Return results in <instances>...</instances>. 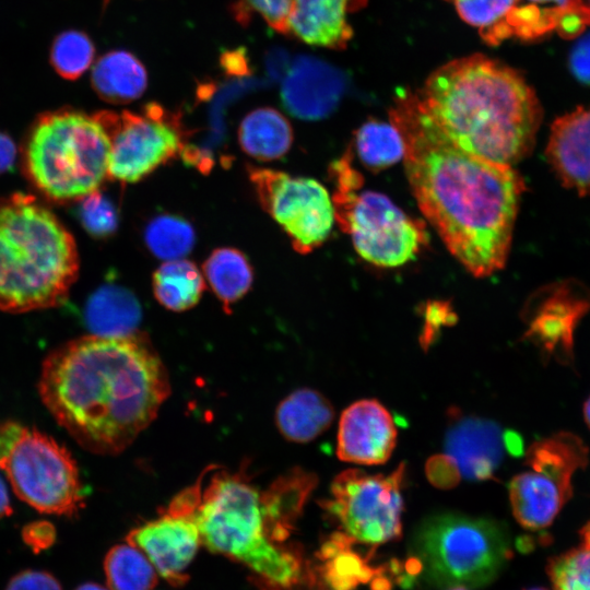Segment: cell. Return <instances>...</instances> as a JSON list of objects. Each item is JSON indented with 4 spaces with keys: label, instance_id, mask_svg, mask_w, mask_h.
Listing matches in <instances>:
<instances>
[{
    "label": "cell",
    "instance_id": "cell-1",
    "mask_svg": "<svg viewBox=\"0 0 590 590\" xmlns=\"http://www.w3.org/2000/svg\"><path fill=\"white\" fill-rule=\"evenodd\" d=\"M390 120L403 139L405 173L417 204L449 251L475 276L500 270L524 191L521 176L512 166L455 144L415 93L396 98Z\"/></svg>",
    "mask_w": 590,
    "mask_h": 590
},
{
    "label": "cell",
    "instance_id": "cell-2",
    "mask_svg": "<svg viewBox=\"0 0 590 590\" xmlns=\"http://www.w3.org/2000/svg\"><path fill=\"white\" fill-rule=\"evenodd\" d=\"M38 391L80 446L97 455H117L156 417L170 385L144 334H90L47 355Z\"/></svg>",
    "mask_w": 590,
    "mask_h": 590
},
{
    "label": "cell",
    "instance_id": "cell-3",
    "mask_svg": "<svg viewBox=\"0 0 590 590\" xmlns=\"http://www.w3.org/2000/svg\"><path fill=\"white\" fill-rule=\"evenodd\" d=\"M317 483L312 473L295 470L259 491L244 472L204 471L172 500L198 527L201 543L235 559L272 586H295L302 575L298 555L281 548Z\"/></svg>",
    "mask_w": 590,
    "mask_h": 590
},
{
    "label": "cell",
    "instance_id": "cell-4",
    "mask_svg": "<svg viewBox=\"0 0 590 590\" xmlns=\"http://www.w3.org/2000/svg\"><path fill=\"white\" fill-rule=\"evenodd\" d=\"M439 129L462 150L509 165L528 156L542 109L522 75L482 55L452 60L415 93Z\"/></svg>",
    "mask_w": 590,
    "mask_h": 590
},
{
    "label": "cell",
    "instance_id": "cell-5",
    "mask_svg": "<svg viewBox=\"0 0 590 590\" xmlns=\"http://www.w3.org/2000/svg\"><path fill=\"white\" fill-rule=\"evenodd\" d=\"M78 272L73 236L52 212L27 194L0 200V310L58 306Z\"/></svg>",
    "mask_w": 590,
    "mask_h": 590
},
{
    "label": "cell",
    "instance_id": "cell-6",
    "mask_svg": "<svg viewBox=\"0 0 590 590\" xmlns=\"http://www.w3.org/2000/svg\"><path fill=\"white\" fill-rule=\"evenodd\" d=\"M109 138L96 113H45L35 120L22 149L24 173L54 202L79 201L108 178Z\"/></svg>",
    "mask_w": 590,
    "mask_h": 590
},
{
    "label": "cell",
    "instance_id": "cell-7",
    "mask_svg": "<svg viewBox=\"0 0 590 590\" xmlns=\"http://www.w3.org/2000/svg\"><path fill=\"white\" fill-rule=\"evenodd\" d=\"M412 559L437 587L477 588L492 582L511 557L506 529L497 521L444 512L414 530Z\"/></svg>",
    "mask_w": 590,
    "mask_h": 590
},
{
    "label": "cell",
    "instance_id": "cell-8",
    "mask_svg": "<svg viewBox=\"0 0 590 590\" xmlns=\"http://www.w3.org/2000/svg\"><path fill=\"white\" fill-rule=\"evenodd\" d=\"M337 190L332 197L335 221L352 238L366 261L394 268L412 260L427 241L425 226L391 200L375 191H359L361 177L349 158L335 163Z\"/></svg>",
    "mask_w": 590,
    "mask_h": 590
},
{
    "label": "cell",
    "instance_id": "cell-9",
    "mask_svg": "<svg viewBox=\"0 0 590 590\" xmlns=\"http://www.w3.org/2000/svg\"><path fill=\"white\" fill-rule=\"evenodd\" d=\"M0 471L20 499L40 512L72 517L83 507L76 462L54 438L23 427Z\"/></svg>",
    "mask_w": 590,
    "mask_h": 590
},
{
    "label": "cell",
    "instance_id": "cell-10",
    "mask_svg": "<svg viewBox=\"0 0 590 590\" xmlns=\"http://www.w3.org/2000/svg\"><path fill=\"white\" fill-rule=\"evenodd\" d=\"M404 476L402 462L388 475L347 469L334 477L331 495L321 506L340 531L357 543L376 547L398 540L402 532Z\"/></svg>",
    "mask_w": 590,
    "mask_h": 590
},
{
    "label": "cell",
    "instance_id": "cell-11",
    "mask_svg": "<svg viewBox=\"0 0 590 590\" xmlns=\"http://www.w3.org/2000/svg\"><path fill=\"white\" fill-rule=\"evenodd\" d=\"M587 459L586 445L570 433L533 444L527 452L531 470L509 483L511 509L519 524L529 530L548 527L570 497L573 475Z\"/></svg>",
    "mask_w": 590,
    "mask_h": 590
},
{
    "label": "cell",
    "instance_id": "cell-12",
    "mask_svg": "<svg viewBox=\"0 0 590 590\" xmlns=\"http://www.w3.org/2000/svg\"><path fill=\"white\" fill-rule=\"evenodd\" d=\"M109 138L108 178L142 180L184 150L179 117L151 103L141 113H96Z\"/></svg>",
    "mask_w": 590,
    "mask_h": 590
},
{
    "label": "cell",
    "instance_id": "cell-13",
    "mask_svg": "<svg viewBox=\"0 0 590 590\" xmlns=\"http://www.w3.org/2000/svg\"><path fill=\"white\" fill-rule=\"evenodd\" d=\"M258 200L299 253L319 247L335 221L332 198L317 180L269 168H249Z\"/></svg>",
    "mask_w": 590,
    "mask_h": 590
},
{
    "label": "cell",
    "instance_id": "cell-14",
    "mask_svg": "<svg viewBox=\"0 0 590 590\" xmlns=\"http://www.w3.org/2000/svg\"><path fill=\"white\" fill-rule=\"evenodd\" d=\"M127 541L145 554L161 577L172 586L185 585L186 569L201 544L197 524L190 517L166 512L132 530Z\"/></svg>",
    "mask_w": 590,
    "mask_h": 590
},
{
    "label": "cell",
    "instance_id": "cell-15",
    "mask_svg": "<svg viewBox=\"0 0 590 590\" xmlns=\"http://www.w3.org/2000/svg\"><path fill=\"white\" fill-rule=\"evenodd\" d=\"M397 428L389 411L375 399L349 405L339 422L337 455L358 464L386 462L397 444Z\"/></svg>",
    "mask_w": 590,
    "mask_h": 590
},
{
    "label": "cell",
    "instance_id": "cell-16",
    "mask_svg": "<svg viewBox=\"0 0 590 590\" xmlns=\"http://www.w3.org/2000/svg\"><path fill=\"white\" fill-rule=\"evenodd\" d=\"M345 90L343 74L317 58L298 57L282 83L281 98L286 110L304 120L330 115Z\"/></svg>",
    "mask_w": 590,
    "mask_h": 590
},
{
    "label": "cell",
    "instance_id": "cell-17",
    "mask_svg": "<svg viewBox=\"0 0 590 590\" xmlns=\"http://www.w3.org/2000/svg\"><path fill=\"white\" fill-rule=\"evenodd\" d=\"M445 449L457 462L461 475L473 481H487L498 468L506 437L497 424L475 416L449 411Z\"/></svg>",
    "mask_w": 590,
    "mask_h": 590
},
{
    "label": "cell",
    "instance_id": "cell-18",
    "mask_svg": "<svg viewBox=\"0 0 590 590\" xmlns=\"http://www.w3.org/2000/svg\"><path fill=\"white\" fill-rule=\"evenodd\" d=\"M546 157L564 186L590 193V107H577L553 122Z\"/></svg>",
    "mask_w": 590,
    "mask_h": 590
},
{
    "label": "cell",
    "instance_id": "cell-19",
    "mask_svg": "<svg viewBox=\"0 0 590 590\" xmlns=\"http://www.w3.org/2000/svg\"><path fill=\"white\" fill-rule=\"evenodd\" d=\"M366 2L367 0H292L288 34L310 45L342 49L353 35L347 17Z\"/></svg>",
    "mask_w": 590,
    "mask_h": 590
},
{
    "label": "cell",
    "instance_id": "cell-20",
    "mask_svg": "<svg viewBox=\"0 0 590 590\" xmlns=\"http://www.w3.org/2000/svg\"><path fill=\"white\" fill-rule=\"evenodd\" d=\"M586 310V302L558 295L545 300L532 316L527 331L545 354L567 362L573 355V334Z\"/></svg>",
    "mask_w": 590,
    "mask_h": 590
},
{
    "label": "cell",
    "instance_id": "cell-21",
    "mask_svg": "<svg viewBox=\"0 0 590 590\" xmlns=\"http://www.w3.org/2000/svg\"><path fill=\"white\" fill-rule=\"evenodd\" d=\"M141 316V305L135 295L116 283L101 285L88 297L84 309L91 334L107 338L135 333Z\"/></svg>",
    "mask_w": 590,
    "mask_h": 590
},
{
    "label": "cell",
    "instance_id": "cell-22",
    "mask_svg": "<svg viewBox=\"0 0 590 590\" xmlns=\"http://www.w3.org/2000/svg\"><path fill=\"white\" fill-rule=\"evenodd\" d=\"M334 418V409L320 392L302 388L281 401L275 422L281 434L291 441L308 442L327 430Z\"/></svg>",
    "mask_w": 590,
    "mask_h": 590
},
{
    "label": "cell",
    "instance_id": "cell-23",
    "mask_svg": "<svg viewBox=\"0 0 590 590\" xmlns=\"http://www.w3.org/2000/svg\"><path fill=\"white\" fill-rule=\"evenodd\" d=\"M91 82L102 99L113 104H126L144 93L148 74L135 56L125 50H114L95 62Z\"/></svg>",
    "mask_w": 590,
    "mask_h": 590
},
{
    "label": "cell",
    "instance_id": "cell-24",
    "mask_svg": "<svg viewBox=\"0 0 590 590\" xmlns=\"http://www.w3.org/2000/svg\"><path fill=\"white\" fill-rule=\"evenodd\" d=\"M238 141L241 149L259 161H273L290 150L293 130L287 119L270 107L250 111L240 122Z\"/></svg>",
    "mask_w": 590,
    "mask_h": 590
},
{
    "label": "cell",
    "instance_id": "cell-25",
    "mask_svg": "<svg viewBox=\"0 0 590 590\" xmlns=\"http://www.w3.org/2000/svg\"><path fill=\"white\" fill-rule=\"evenodd\" d=\"M354 543L357 542L339 531L321 545L317 554L320 574L330 590H354L376 575L367 559L353 548Z\"/></svg>",
    "mask_w": 590,
    "mask_h": 590
},
{
    "label": "cell",
    "instance_id": "cell-26",
    "mask_svg": "<svg viewBox=\"0 0 590 590\" xmlns=\"http://www.w3.org/2000/svg\"><path fill=\"white\" fill-rule=\"evenodd\" d=\"M155 298L173 311L192 308L204 291V278L197 266L185 259L166 261L153 274Z\"/></svg>",
    "mask_w": 590,
    "mask_h": 590
},
{
    "label": "cell",
    "instance_id": "cell-27",
    "mask_svg": "<svg viewBox=\"0 0 590 590\" xmlns=\"http://www.w3.org/2000/svg\"><path fill=\"white\" fill-rule=\"evenodd\" d=\"M203 275L226 311L249 291L253 281L247 257L227 247L217 248L208 257Z\"/></svg>",
    "mask_w": 590,
    "mask_h": 590
},
{
    "label": "cell",
    "instance_id": "cell-28",
    "mask_svg": "<svg viewBox=\"0 0 590 590\" xmlns=\"http://www.w3.org/2000/svg\"><path fill=\"white\" fill-rule=\"evenodd\" d=\"M104 571L109 590H152L157 582L154 566L131 544H118L105 556Z\"/></svg>",
    "mask_w": 590,
    "mask_h": 590
},
{
    "label": "cell",
    "instance_id": "cell-29",
    "mask_svg": "<svg viewBox=\"0 0 590 590\" xmlns=\"http://www.w3.org/2000/svg\"><path fill=\"white\" fill-rule=\"evenodd\" d=\"M356 149L361 161L371 169H382L404 156L400 131L390 122L368 121L356 133Z\"/></svg>",
    "mask_w": 590,
    "mask_h": 590
},
{
    "label": "cell",
    "instance_id": "cell-30",
    "mask_svg": "<svg viewBox=\"0 0 590 590\" xmlns=\"http://www.w3.org/2000/svg\"><path fill=\"white\" fill-rule=\"evenodd\" d=\"M144 241L151 253L165 260L184 259L193 248L196 234L185 219L162 214L152 219L144 229Z\"/></svg>",
    "mask_w": 590,
    "mask_h": 590
},
{
    "label": "cell",
    "instance_id": "cell-31",
    "mask_svg": "<svg viewBox=\"0 0 590 590\" xmlns=\"http://www.w3.org/2000/svg\"><path fill=\"white\" fill-rule=\"evenodd\" d=\"M459 15L479 30L482 38L497 45L509 37L507 21L520 0H452Z\"/></svg>",
    "mask_w": 590,
    "mask_h": 590
},
{
    "label": "cell",
    "instance_id": "cell-32",
    "mask_svg": "<svg viewBox=\"0 0 590 590\" xmlns=\"http://www.w3.org/2000/svg\"><path fill=\"white\" fill-rule=\"evenodd\" d=\"M95 47L91 38L81 31L60 33L50 48V63L66 80L79 79L92 64Z\"/></svg>",
    "mask_w": 590,
    "mask_h": 590
},
{
    "label": "cell",
    "instance_id": "cell-33",
    "mask_svg": "<svg viewBox=\"0 0 590 590\" xmlns=\"http://www.w3.org/2000/svg\"><path fill=\"white\" fill-rule=\"evenodd\" d=\"M547 574L553 590H590V546L583 544L552 558Z\"/></svg>",
    "mask_w": 590,
    "mask_h": 590
},
{
    "label": "cell",
    "instance_id": "cell-34",
    "mask_svg": "<svg viewBox=\"0 0 590 590\" xmlns=\"http://www.w3.org/2000/svg\"><path fill=\"white\" fill-rule=\"evenodd\" d=\"M78 217L87 234L95 238L113 236L118 228V209L99 189L79 200Z\"/></svg>",
    "mask_w": 590,
    "mask_h": 590
},
{
    "label": "cell",
    "instance_id": "cell-35",
    "mask_svg": "<svg viewBox=\"0 0 590 590\" xmlns=\"http://www.w3.org/2000/svg\"><path fill=\"white\" fill-rule=\"evenodd\" d=\"M236 9V15L245 22L250 11L259 13L275 31L288 34V16L292 0H244Z\"/></svg>",
    "mask_w": 590,
    "mask_h": 590
},
{
    "label": "cell",
    "instance_id": "cell-36",
    "mask_svg": "<svg viewBox=\"0 0 590 590\" xmlns=\"http://www.w3.org/2000/svg\"><path fill=\"white\" fill-rule=\"evenodd\" d=\"M427 480L437 488L450 489L461 480L460 469L449 455H435L425 465Z\"/></svg>",
    "mask_w": 590,
    "mask_h": 590
},
{
    "label": "cell",
    "instance_id": "cell-37",
    "mask_svg": "<svg viewBox=\"0 0 590 590\" xmlns=\"http://www.w3.org/2000/svg\"><path fill=\"white\" fill-rule=\"evenodd\" d=\"M5 590H62L59 581L49 573L23 570L15 575Z\"/></svg>",
    "mask_w": 590,
    "mask_h": 590
},
{
    "label": "cell",
    "instance_id": "cell-38",
    "mask_svg": "<svg viewBox=\"0 0 590 590\" xmlns=\"http://www.w3.org/2000/svg\"><path fill=\"white\" fill-rule=\"evenodd\" d=\"M22 538L32 551L38 553L49 548L54 544L56 540V529L49 521H34L24 526Z\"/></svg>",
    "mask_w": 590,
    "mask_h": 590
},
{
    "label": "cell",
    "instance_id": "cell-39",
    "mask_svg": "<svg viewBox=\"0 0 590 590\" xmlns=\"http://www.w3.org/2000/svg\"><path fill=\"white\" fill-rule=\"evenodd\" d=\"M426 315V323L420 337L421 345L424 350L432 345L440 326L449 322L448 317L450 316L448 315L447 307L440 305L430 307Z\"/></svg>",
    "mask_w": 590,
    "mask_h": 590
},
{
    "label": "cell",
    "instance_id": "cell-40",
    "mask_svg": "<svg viewBox=\"0 0 590 590\" xmlns=\"http://www.w3.org/2000/svg\"><path fill=\"white\" fill-rule=\"evenodd\" d=\"M570 63L578 79L590 82V35L580 40L575 47Z\"/></svg>",
    "mask_w": 590,
    "mask_h": 590
},
{
    "label": "cell",
    "instance_id": "cell-41",
    "mask_svg": "<svg viewBox=\"0 0 590 590\" xmlns=\"http://www.w3.org/2000/svg\"><path fill=\"white\" fill-rule=\"evenodd\" d=\"M17 148L13 139L0 131V175L9 172L15 163Z\"/></svg>",
    "mask_w": 590,
    "mask_h": 590
},
{
    "label": "cell",
    "instance_id": "cell-42",
    "mask_svg": "<svg viewBox=\"0 0 590 590\" xmlns=\"http://www.w3.org/2000/svg\"><path fill=\"white\" fill-rule=\"evenodd\" d=\"M223 63L226 70L234 72L236 74L246 72V63H245V58L243 54H239V52L226 54L223 59Z\"/></svg>",
    "mask_w": 590,
    "mask_h": 590
},
{
    "label": "cell",
    "instance_id": "cell-43",
    "mask_svg": "<svg viewBox=\"0 0 590 590\" xmlns=\"http://www.w3.org/2000/svg\"><path fill=\"white\" fill-rule=\"evenodd\" d=\"M529 1H531L533 3H536V4L538 3H544V4L552 3V4H554V8L562 13L560 19L564 15L574 13V0H529Z\"/></svg>",
    "mask_w": 590,
    "mask_h": 590
},
{
    "label": "cell",
    "instance_id": "cell-44",
    "mask_svg": "<svg viewBox=\"0 0 590 590\" xmlns=\"http://www.w3.org/2000/svg\"><path fill=\"white\" fill-rule=\"evenodd\" d=\"M12 514V507L8 488L2 477L0 476V519L8 517Z\"/></svg>",
    "mask_w": 590,
    "mask_h": 590
},
{
    "label": "cell",
    "instance_id": "cell-45",
    "mask_svg": "<svg viewBox=\"0 0 590 590\" xmlns=\"http://www.w3.org/2000/svg\"><path fill=\"white\" fill-rule=\"evenodd\" d=\"M75 590H109V589L95 582H86L79 586Z\"/></svg>",
    "mask_w": 590,
    "mask_h": 590
},
{
    "label": "cell",
    "instance_id": "cell-46",
    "mask_svg": "<svg viewBox=\"0 0 590 590\" xmlns=\"http://www.w3.org/2000/svg\"><path fill=\"white\" fill-rule=\"evenodd\" d=\"M582 13L587 25H590V0H582Z\"/></svg>",
    "mask_w": 590,
    "mask_h": 590
},
{
    "label": "cell",
    "instance_id": "cell-47",
    "mask_svg": "<svg viewBox=\"0 0 590 590\" xmlns=\"http://www.w3.org/2000/svg\"><path fill=\"white\" fill-rule=\"evenodd\" d=\"M583 415H585V421H586L588 427L590 428V397L587 399V401L585 403Z\"/></svg>",
    "mask_w": 590,
    "mask_h": 590
},
{
    "label": "cell",
    "instance_id": "cell-48",
    "mask_svg": "<svg viewBox=\"0 0 590 590\" xmlns=\"http://www.w3.org/2000/svg\"><path fill=\"white\" fill-rule=\"evenodd\" d=\"M583 542L586 545L590 546V522L581 531Z\"/></svg>",
    "mask_w": 590,
    "mask_h": 590
},
{
    "label": "cell",
    "instance_id": "cell-49",
    "mask_svg": "<svg viewBox=\"0 0 590 590\" xmlns=\"http://www.w3.org/2000/svg\"><path fill=\"white\" fill-rule=\"evenodd\" d=\"M448 590H469V588H465V587H451V588H448Z\"/></svg>",
    "mask_w": 590,
    "mask_h": 590
},
{
    "label": "cell",
    "instance_id": "cell-50",
    "mask_svg": "<svg viewBox=\"0 0 590 590\" xmlns=\"http://www.w3.org/2000/svg\"><path fill=\"white\" fill-rule=\"evenodd\" d=\"M526 590H547V589L542 588V587H534V588H529V589H526Z\"/></svg>",
    "mask_w": 590,
    "mask_h": 590
},
{
    "label": "cell",
    "instance_id": "cell-51",
    "mask_svg": "<svg viewBox=\"0 0 590 590\" xmlns=\"http://www.w3.org/2000/svg\"><path fill=\"white\" fill-rule=\"evenodd\" d=\"M448 1H452V0H448Z\"/></svg>",
    "mask_w": 590,
    "mask_h": 590
}]
</instances>
